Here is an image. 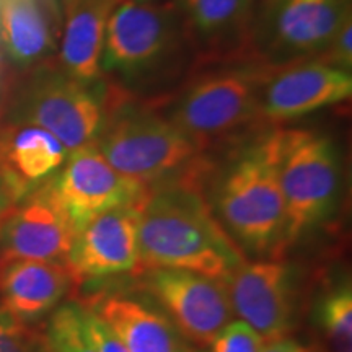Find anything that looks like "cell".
<instances>
[{"label":"cell","instance_id":"obj_1","mask_svg":"<svg viewBox=\"0 0 352 352\" xmlns=\"http://www.w3.org/2000/svg\"><path fill=\"white\" fill-rule=\"evenodd\" d=\"M206 164L175 182L148 189L139 206V271H191L227 283L245 263L240 246L220 226L208 199Z\"/></svg>","mask_w":352,"mask_h":352},{"label":"cell","instance_id":"obj_2","mask_svg":"<svg viewBox=\"0 0 352 352\" xmlns=\"http://www.w3.org/2000/svg\"><path fill=\"white\" fill-rule=\"evenodd\" d=\"M274 127L235 144L220 166L209 160L202 183L220 226L236 245L256 256H277L285 248V204Z\"/></svg>","mask_w":352,"mask_h":352},{"label":"cell","instance_id":"obj_3","mask_svg":"<svg viewBox=\"0 0 352 352\" xmlns=\"http://www.w3.org/2000/svg\"><path fill=\"white\" fill-rule=\"evenodd\" d=\"M261 69L245 57L196 64L175 90L148 100L206 153L270 127L258 111Z\"/></svg>","mask_w":352,"mask_h":352},{"label":"cell","instance_id":"obj_4","mask_svg":"<svg viewBox=\"0 0 352 352\" xmlns=\"http://www.w3.org/2000/svg\"><path fill=\"white\" fill-rule=\"evenodd\" d=\"M104 82V121L95 145L108 164L145 188L175 182L206 157L148 98Z\"/></svg>","mask_w":352,"mask_h":352},{"label":"cell","instance_id":"obj_5","mask_svg":"<svg viewBox=\"0 0 352 352\" xmlns=\"http://www.w3.org/2000/svg\"><path fill=\"white\" fill-rule=\"evenodd\" d=\"M186 57L195 63L178 2L118 0L104 32L103 80L138 95L178 74Z\"/></svg>","mask_w":352,"mask_h":352},{"label":"cell","instance_id":"obj_6","mask_svg":"<svg viewBox=\"0 0 352 352\" xmlns=\"http://www.w3.org/2000/svg\"><path fill=\"white\" fill-rule=\"evenodd\" d=\"M276 162L285 204L284 246L328 222L341 197V160L333 140L307 129L274 127Z\"/></svg>","mask_w":352,"mask_h":352},{"label":"cell","instance_id":"obj_7","mask_svg":"<svg viewBox=\"0 0 352 352\" xmlns=\"http://www.w3.org/2000/svg\"><path fill=\"white\" fill-rule=\"evenodd\" d=\"M30 70L8 96L3 121L41 127L69 153L95 144L104 121V82L85 85L51 60Z\"/></svg>","mask_w":352,"mask_h":352},{"label":"cell","instance_id":"obj_8","mask_svg":"<svg viewBox=\"0 0 352 352\" xmlns=\"http://www.w3.org/2000/svg\"><path fill=\"white\" fill-rule=\"evenodd\" d=\"M349 19L351 0H263L246 57L264 65L318 57Z\"/></svg>","mask_w":352,"mask_h":352},{"label":"cell","instance_id":"obj_9","mask_svg":"<svg viewBox=\"0 0 352 352\" xmlns=\"http://www.w3.org/2000/svg\"><path fill=\"white\" fill-rule=\"evenodd\" d=\"M352 95L351 72L318 57L264 65L258 85V111L266 126L305 116L347 101Z\"/></svg>","mask_w":352,"mask_h":352},{"label":"cell","instance_id":"obj_10","mask_svg":"<svg viewBox=\"0 0 352 352\" xmlns=\"http://www.w3.org/2000/svg\"><path fill=\"white\" fill-rule=\"evenodd\" d=\"M139 274L152 302L195 344L210 346L232 321V303L222 280L170 267H151Z\"/></svg>","mask_w":352,"mask_h":352},{"label":"cell","instance_id":"obj_11","mask_svg":"<svg viewBox=\"0 0 352 352\" xmlns=\"http://www.w3.org/2000/svg\"><path fill=\"white\" fill-rule=\"evenodd\" d=\"M76 235L51 178L16 202L0 222V264L65 263Z\"/></svg>","mask_w":352,"mask_h":352},{"label":"cell","instance_id":"obj_12","mask_svg":"<svg viewBox=\"0 0 352 352\" xmlns=\"http://www.w3.org/2000/svg\"><path fill=\"white\" fill-rule=\"evenodd\" d=\"M52 186L77 232L107 210L140 206L148 195V188L114 170L95 144L70 152Z\"/></svg>","mask_w":352,"mask_h":352},{"label":"cell","instance_id":"obj_13","mask_svg":"<svg viewBox=\"0 0 352 352\" xmlns=\"http://www.w3.org/2000/svg\"><path fill=\"white\" fill-rule=\"evenodd\" d=\"M226 285L233 315L261 334L264 342L289 338L298 302L292 266L280 261L243 263Z\"/></svg>","mask_w":352,"mask_h":352},{"label":"cell","instance_id":"obj_14","mask_svg":"<svg viewBox=\"0 0 352 352\" xmlns=\"http://www.w3.org/2000/svg\"><path fill=\"white\" fill-rule=\"evenodd\" d=\"M65 263L76 279L139 271V206L116 208L91 219L77 232Z\"/></svg>","mask_w":352,"mask_h":352},{"label":"cell","instance_id":"obj_15","mask_svg":"<svg viewBox=\"0 0 352 352\" xmlns=\"http://www.w3.org/2000/svg\"><path fill=\"white\" fill-rule=\"evenodd\" d=\"M178 6L195 52L192 65L248 59L254 0H178Z\"/></svg>","mask_w":352,"mask_h":352},{"label":"cell","instance_id":"obj_16","mask_svg":"<svg viewBox=\"0 0 352 352\" xmlns=\"http://www.w3.org/2000/svg\"><path fill=\"white\" fill-rule=\"evenodd\" d=\"M67 155L64 145L41 127L0 122V173L16 202L51 179Z\"/></svg>","mask_w":352,"mask_h":352},{"label":"cell","instance_id":"obj_17","mask_svg":"<svg viewBox=\"0 0 352 352\" xmlns=\"http://www.w3.org/2000/svg\"><path fill=\"white\" fill-rule=\"evenodd\" d=\"M60 28L56 0H0V44L20 67L50 63Z\"/></svg>","mask_w":352,"mask_h":352},{"label":"cell","instance_id":"obj_18","mask_svg":"<svg viewBox=\"0 0 352 352\" xmlns=\"http://www.w3.org/2000/svg\"><path fill=\"white\" fill-rule=\"evenodd\" d=\"M74 279L67 263L0 264V307L23 323L36 321L59 305Z\"/></svg>","mask_w":352,"mask_h":352},{"label":"cell","instance_id":"obj_19","mask_svg":"<svg viewBox=\"0 0 352 352\" xmlns=\"http://www.w3.org/2000/svg\"><path fill=\"white\" fill-rule=\"evenodd\" d=\"M118 0H64V21L57 65L69 77L100 85L104 32Z\"/></svg>","mask_w":352,"mask_h":352},{"label":"cell","instance_id":"obj_20","mask_svg":"<svg viewBox=\"0 0 352 352\" xmlns=\"http://www.w3.org/2000/svg\"><path fill=\"white\" fill-rule=\"evenodd\" d=\"M90 308L116 333L127 352H192L173 321L151 300L114 294Z\"/></svg>","mask_w":352,"mask_h":352},{"label":"cell","instance_id":"obj_21","mask_svg":"<svg viewBox=\"0 0 352 352\" xmlns=\"http://www.w3.org/2000/svg\"><path fill=\"white\" fill-rule=\"evenodd\" d=\"M315 327L328 352H352V287L349 277L321 294Z\"/></svg>","mask_w":352,"mask_h":352},{"label":"cell","instance_id":"obj_22","mask_svg":"<svg viewBox=\"0 0 352 352\" xmlns=\"http://www.w3.org/2000/svg\"><path fill=\"white\" fill-rule=\"evenodd\" d=\"M51 352H98L88 334L85 308L80 303H67L51 315L46 329Z\"/></svg>","mask_w":352,"mask_h":352},{"label":"cell","instance_id":"obj_23","mask_svg":"<svg viewBox=\"0 0 352 352\" xmlns=\"http://www.w3.org/2000/svg\"><path fill=\"white\" fill-rule=\"evenodd\" d=\"M0 352H51L46 336L0 307Z\"/></svg>","mask_w":352,"mask_h":352},{"label":"cell","instance_id":"obj_24","mask_svg":"<svg viewBox=\"0 0 352 352\" xmlns=\"http://www.w3.org/2000/svg\"><path fill=\"white\" fill-rule=\"evenodd\" d=\"M266 344L261 334L245 321H230L210 342L212 352H261Z\"/></svg>","mask_w":352,"mask_h":352},{"label":"cell","instance_id":"obj_25","mask_svg":"<svg viewBox=\"0 0 352 352\" xmlns=\"http://www.w3.org/2000/svg\"><path fill=\"white\" fill-rule=\"evenodd\" d=\"M352 19L346 21L341 26L336 36L331 39L328 47L318 56V59L323 60L333 67L342 69L346 72H351L352 67Z\"/></svg>","mask_w":352,"mask_h":352},{"label":"cell","instance_id":"obj_26","mask_svg":"<svg viewBox=\"0 0 352 352\" xmlns=\"http://www.w3.org/2000/svg\"><path fill=\"white\" fill-rule=\"evenodd\" d=\"M85 324L90 334L91 341L98 352H127L122 344V341L116 336V333L100 318L98 315L91 310L90 307H85Z\"/></svg>","mask_w":352,"mask_h":352},{"label":"cell","instance_id":"obj_27","mask_svg":"<svg viewBox=\"0 0 352 352\" xmlns=\"http://www.w3.org/2000/svg\"><path fill=\"white\" fill-rule=\"evenodd\" d=\"M16 199L13 196L10 186H8L3 175L0 173V222L7 217V214L15 208Z\"/></svg>","mask_w":352,"mask_h":352},{"label":"cell","instance_id":"obj_28","mask_svg":"<svg viewBox=\"0 0 352 352\" xmlns=\"http://www.w3.org/2000/svg\"><path fill=\"white\" fill-rule=\"evenodd\" d=\"M261 352H308L307 347H303L300 342L290 340V338H283V340L266 342L263 346Z\"/></svg>","mask_w":352,"mask_h":352},{"label":"cell","instance_id":"obj_29","mask_svg":"<svg viewBox=\"0 0 352 352\" xmlns=\"http://www.w3.org/2000/svg\"><path fill=\"white\" fill-rule=\"evenodd\" d=\"M192 352H206V351H192Z\"/></svg>","mask_w":352,"mask_h":352},{"label":"cell","instance_id":"obj_30","mask_svg":"<svg viewBox=\"0 0 352 352\" xmlns=\"http://www.w3.org/2000/svg\"><path fill=\"white\" fill-rule=\"evenodd\" d=\"M0 69H2V65H0Z\"/></svg>","mask_w":352,"mask_h":352}]
</instances>
